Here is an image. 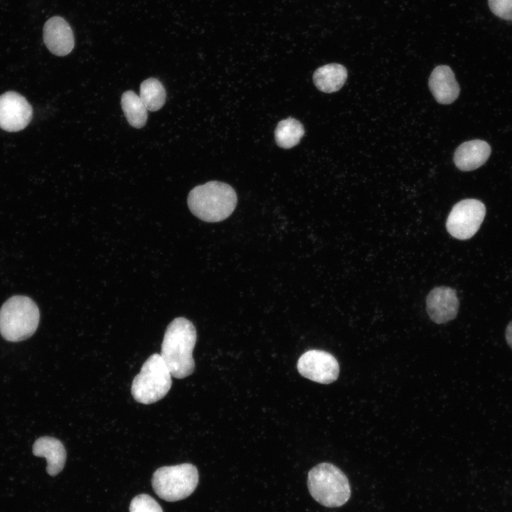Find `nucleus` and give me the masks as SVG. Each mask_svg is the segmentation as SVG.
I'll list each match as a JSON object with an SVG mask.
<instances>
[{
	"mask_svg": "<svg viewBox=\"0 0 512 512\" xmlns=\"http://www.w3.org/2000/svg\"><path fill=\"white\" fill-rule=\"evenodd\" d=\"M171 373L159 353H154L144 363L132 382L134 399L148 405L162 399L171 387Z\"/></svg>",
	"mask_w": 512,
	"mask_h": 512,
	"instance_id": "obj_5",
	"label": "nucleus"
},
{
	"mask_svg": "<svg viewBox=\"0 0 512 512\" xmlns=\"http://www.w3.org/2000/svg\"><path fill=\"white\" fill-rule=\"evenodd\" d=\"M32 451L34 456L46 458V471L50 476H56L64 468L66 451L59 439L48 436L39 437L33 443Z\"/></svg>",
	"mask_w": 512,
	"mask_h": 512,
	"instance_id": "obj_14",
	"label": "nucleus"
},
{
	"mask_svg": "<svg viewBox=\"0 0 512 512\" xmlns=\"http://www.w3.org/2000/svg\"><path fill=\"white\" fill-rule=\"evenodd\" d=\"M39 320V309L31 298L13 296L0 309V334L11 342L27 339L36 332Z\"/></svg>",
	"mask_w": 512,
	"mask_h": 512,
	"instance_id": "obj_3",
	"label": "nucleus"
},
{
	"mask_svg": "<svg viewBox=\"0 0 512 512\" xmlns=\"http://www.w3.org/2000/svg\"><path fill=\"white\" fill-rule=\"evenodd\" d=\"M347 76V70L343 65L329 63L319 67L314 71L313 81L320 91L331 93L341 88Z\"/></svg>",
	"mask_w": 512,
	"mask_h": 512,
	"instance_id": "obj_15",
	"label": "nucleus"
},
{
	"mask_svg": "<svg viewBox=\"0 0 512 512\" xmlns=\"http://www.w3.org/2000/svg\"><path fill=\"white\" fill-rule=\"evenodd\" d=\"M485 215L486 207L481 201L474 198L462 200L452 207L447 219V230L457 239H469L479 229Z\"/></svg>",
	"mask_w": 512,
	"mask_h": 512,
	"instance_id": "obj_7",
	"label": "nucleus"
},
{
	"mask_svg": "<svg viewBox=\"0 0 512 512\" xmlns=\"http://www.w3.org/2000/svg\"><path fill=\"white\" fill-rule=\"evenodd\" d=\"M297 369L304 377L322 384L335 381L339 375V365L336 358L324 351L309 350L298 360Z\"/></svg>",
	"mask_w": 512,
	"mask_h": 512,
	"instance_id": "obj_8",
	"label": "nucleus"
},
{
	"mask_svg": "<svg viewBox=\"0 0 512 512\" xmlns=\"http://www.w3.org/2000/svg\"><path fill=\"white\" fill-rule=\"evenodd\" d=\"M43 41L54 55L64 56L74 47L73 31L68 22L60 16L48 19L43 27Z\"/></svg>",
	"mask_w": 512,
	"mask_h": 512,
	"instance_id": "obj_11",
	"label": "nucleus"
},
{
	"mask_svg": "<svg viewBox=\"0 0 512 512\" xmlns=\"http://www.w3.org/2000/svg\"><path fill=\"white\" fill-rule=\"evenodd\" d=\"M489 6L498 17L512 21V0H489Z\"/></svg>",
	"mask_w": 512,
	"mask_h": 512,
	"instance_id": "obj_20",
	"label": "nucleus"
},
{
	"mask_svg": "<svg viewBox=\"0 0 512 512\" xmlns=\"http://www.w3.org/2000/svg\"><path fill=\"white\" fill-rule=\"evenodd\" d=\"M505 336L507 343L512 348V321L509 322L506 329Z\"/></svg>",
	"mask_w": 512,
	"mask_h": 512,
	"instance_id": "obj_21",
	"label": "nucleus"
},
{
	"mask_svg": "<svg viewBox=\"0 0 512 512\" xmlns=\"http://www.w3.org/2000/svg\"><path fill=\"white\" fill-rule=\"evenodd\" d=\"M129 512H163L160 505L151 496L142 494L132 500Z\"/></svg>",
	"mask_w": 512,
	"mask_h": 512,
	"instance_id": "obj_19",
	"label": "nucleus"
},
{
	"mask_svg": "<svg viewBox=\"0 0 512 512\" xmlns=\"http://www.w3.org/2000/svg\"><path fill=\"white\" fill-rule=\"evenodd\" d=\"M426 306L427 314L432 321L444 324L457 316L459 302L454 289L441 286L430 292L426 298Z\"/></svg>",
	"mask_w": 512,
	"mask_h": 512,
	"instance_id": "obj_10",
	"label": "nucleus"
},
{
	"mask_svg": "<svg viewBox=\"0 0 512 512\" xmlns=\"http://www.w3.org/2000/svg\"><path fill=\"white\" fill-rule=\"evenodd\" d=\"M198 483L197 468L188 463L159 468L153 474L154 492L167 501H176L189 496Z\"/></svg>",
	"mask_w": 512,
	"mask_h": 512,
	"instance_id": "obj_6",
	"label": "nucleus"
},
{
	"mask_svg": "<svg viewBox=\"0 0 512 512\" xmlns=\"http://www.w3.org/2000/svg\"><path fill=\"white\" fill-rule=\"evenodd\" d=\"M429 87L440 104L452 103L458 97L460 88L452 70L447 65L437 66L429 78Z\"/></svg>",
	"mask_w": 512,
	"mask_h": 512,
	"instance_id": "obj_12",
	"label": "nucleus"
},
{
	"mask_svg": "<svg viewBox=\"0 0 512 512\" xmlns=\"http://www.w3.org/2000/svg\"><path fill=\"white\" fill-rule=\"evenodd\" d=\"M196 341V328L187 319L176 318L167 326L160 355L174 378H184L193 372Z\"/></svg>",
	"mask_w": 512,
	"mask_h": 512,
	"instance_id": "obj_1",
	"label": "nucleus"
},
{
	"mask_svg": "<svg viewBox=\"0 0 512 512\" xmlns=\"http://www.w3.org/2000/svg\"><path fill=\"white\" fill-rule=\"evenodd\" d=\"M235 190L228 184L213 181L194 187L188 196L191 213L206 222H219L229 217L237 204Z\"/></svg>",
	"mask_w": 512,
	"mask_h": 512,
	"instance_id": "obj_2",
	"label": "nucleus"
},
{
	"mask_svg": "<svg viewBox=\"0 0 512 512\" xmlns=\"http://www.w3.org/2000/svg\"><path fill=\"white\" fill-rule=\"evenodd\" d=\"M121 106L129 124L135 128L143 127L147 120V109L132 90L124 92L121 97Z\"/></svg>",
	"mask_w": 512,
	"mask_h": 512,
	"instance_id": "obj_16",
	"label": "nucleus"
},
{
	"mask_svg": "<svg viewBox=\"0 0 512 512\" xmlns=\"http://www.w3.org/2000/svg\"><path fill=\"white\" fill-rule=\"evenodd\" d=\"M308 487L311 496L326 507H338L351 496V486L345 474L335 465L323 462L308 474Z\"/></svg>",
	"mask_w": 512,
	"mask_h": 512,
	"instance_id": "obj_4",
	"label": "nucleus"
},
{
	"mask_svg": "<svg viewBox=\"0 0 512 512\" xmlns=\"http://www.w3.org/2000/svg\"><path fill=\"white\" fill-rule=\"evenodd\" d=\"M139 97L147 110L155 112L164 105L166 91L159 80L150 78L141 83Z\"/></svg>",
	"mask_w": 512,
	"mask_h": 512,
	"instance_id": "obj_18",
	"label": "nucleus"
},
{
	"mask_svg": "<svg viewBox=\"0 0 512 512\" xmlns=\"http://www.w3.org/2000/svg\"><path fill=\"white\" fill-rule=\"evenodd\" d=\"M33 108L27 100L14 91L0 95V128L10 132L23 129L31 121Z\"/></svg>",
	"mask_w": 512,
	"mask_h": 512,
	"instance_id": "obj_9",
	"label": "nucleus"
},
{
	"mask_svg": "<svg viewBox=\"0 0 512 512\" xmlns=\"http://www.w3.org/2000/svg\"><path fill=\"white\" fill-rule=\"evenodd\" d=\"M491 152V146L485 141L470 140L457 147L454 154V162L462 171H472L482 166L489 159Z\"/></svg>",
	"mask_w": 512,
	"mask_h": 512,
	"instance_id": "obj_13",
	"label": "nucleus"
},
{
	"mask_svg": "<svg viewBox=\"0 0 512 512\" xmlns=\"http://www.w3.org/2000/svg\"><path fill=\"white\" fill-rule=\"evenodd\" d=\"M304 134V129L300 122L289 117L278 123L274 139L279 146L289 149L298 144Z\"/></svg>",
	"mask_w": 512,
	"mask_h": 512,
	"instance_id": "obj_17",
	"label": "nucleus"
}]
</instances>
